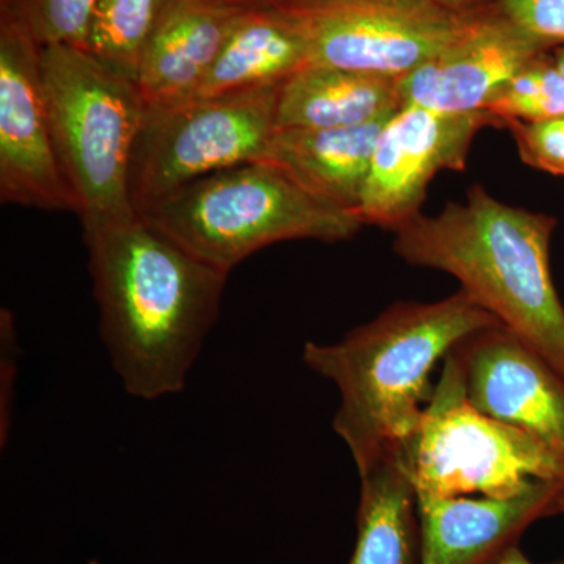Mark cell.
Instances as JSON below:
<instances>
[{"mask_svg": "<svg viewBox=\"0 0 564 564\" xmlns=\"http://www.w3.org/2000/svg\"><path fill=\"white\" fill-rule=\"evenodd\" d=\"M82 229L104 345L122 388L148 402L184 391L229 273L139 214Z\"/></svg>", "mask_w": 564, "mask_h": 564, "instance_id": "obj_1", "label": "cell"}, {"mask_svg": "<svg viewBox=\"0 0 564 564\" xmlns=\"http://www.w3.org/2000/svg\"><path fill=\"white\" fill-rule=\"evenodd\" d=\"M556 225L552 215L510 206L474 185L466 202L400 226L392 250L408 265L454 276L564 377V306L551 270Z\"/></svg>", "mask_w": 564, "mask_h": 564, "instance_id": "obj_2", "label": "cell"}, {"mask_svg": "<svg viewBox=\"0 0 564 564\" xmlns=\"http://www.w3.org/2000/svg\"><path fill=\"white\" fill-rule=\"evenodd\" d=\"M494 325L500 322L459 289L440 302L393 303L337 343L304 345V364L339 389L333 430L356 467L413 434L437 364Z\"/></svg>", "mask_w": 564, "mask_h": 564, "instance_id": "obj_3", "label": "cell"}, {"mask_svg": "<svg viewBox=\"0 0 564 564\" xmlns=\"http://www.w3.org/2000/svg\"><path fill=\"white\" fill-rule=\"evenodd\" d=\"M141 217L228 273L270 245L288 240L343 242L364 226L355 214L318 202L263 161L193 181Z\"/></svg>", "mask_w": 564, "mask_h": 564, "instance_id": "obj_4", "label": "cell"}, {"mask_svg": "<svg viewBox=\"0 0 564 564\" xmlns=\"http://www.w3.org/2000/svg\"><path fill=\"white\" fill-rule=\"evenodd\" d=\"M41 76L63 176L82 228L137 215L129 193L147 102L135 82L82 47H41Z\"/></svg>", "mask_w": 564, "mask_h": 564, "instance_id": "obj_5", "label": "cell"}, {"mask_svg": "<svg viewBox=\"0 0 564 564\" xmlns=\"http://www.w3.org/2000/svg\"><path fill=\"white\" fill-rule=\"evenodd\" d=\"M400 451L419 499L511 497L540 481L564 484L562 464L540 441L469 402L452 351L419 425Z\"/></svg>", "mask_w": 564, "mask_h": 564, "instance_id": "obj_6", "label": "cell"}, {"mask_svg": "<svg viewBox=\"0 0 564 564\" xmlns=\"http://www.w3.org/2000/svg\"><path fill=\"white\" fill-rule=\"evenodd\" d=\"M280 87L147 107L129 176L137 214L193 181L262 161L276 132Z\"/></svg>", "mask_w": 564, "mask_h": 564, "instance_id": "obj_7", "label": "cell"}, {"mask_svg": "<svg viewBox=\"0 0 564 564\" xmlns=\"http://www.w3.org/2000/svg\"><path fill=\"white\" fill-rule=\"evenodd\" d=\"M270 7L302 35L313 65L395 80L462 39L489 9L456 11L430 0H282Z\"/></svg>", "mask_w": 564, "mask_h": 564, "instance_id": "obj_8", "label": "cell"}, {"mask_svg": "<svg viewBox=\"0 0 564 564\" xmlns=\"http://www.w3.org/2000/svg\"><path fill=\"white\" fill-rule=\"evenodd\" d=\"M0 199L33 209L76 212L61 169L41 76V47L0 13Z\"/></svg>", "mask_w": 564, "mask_h": 564, "instance_id": "obj_9", "label": "cell"}, {"mask_svg": "<svg viewBox=\"0 0 564 564\" xmlns=\"http://www.w3.org/2000/svg\"><path fill=\"white\" fill-rule=\"evenodd\" d=\"M502 128L486 111L443 113L403 106L384 126L356 215L364 226L397 231L421 215L430 182L443 170L463 172L475 135Z\"/></svg>", "mask_w": 564, "mask_h": 564, "instance_id": "obj_10", "label": "cell"}, {"mask_svg": "<svg viewBox=\"0 0 564 564\" xmlns=\"http://www.w3.org/2000/svg\"><path fill=\"white\" fill-rule=\"evenodd\" d=\"M464 391L481 413L522 430L564 469V377L502 325L456 345Z\"/></svg>", "mask_w": 564, "mask_h": 564, "instance_id": "obj_11", "label": "cell"}, {"mask_svg": "<svg viewBox=\"0 0 564 564\" xmlns=\"http://www.w3.org/2000/svg\"><path fill=\"white\" fill-rule=\"evenodd\" d=\"M551 51L496 3L462 39L399 80L402 107L443 113L484 111L527 63Z\"/></svg>", "mask_w": 564, "mask_h": 564, "instance_id": "obj_12", "label": "cell"}, {"mask_svg": "<svg viewBox=\"0 0 564 564\" xmlns=\"http://www.w3.org/2000/svg\"><path fill=\"white\" fill-rule=\"evenodd\" d=\"M422 564H494L534 522L564 514V484L511 497H422Z\"/></svg>", "mask_w": 564, "mask_h": 564, "instance_id": "obj_13", "label": "cell"}, {"mask_svg": "<svg viewBox=\"0 0 564 564\" xmlns=\"http://www.w3.org/2000/svg\"><path fill=\"white\" fill-rule=\"evenodd\" d=\"M242 9L232 0H173L144 47L137 73L147 107L177 106L195 98Z\"/></svg>", "mask_w": 564, "mask_h": 564, "instance_id": "obj_14", "label": "cell"}, {"mask_svg": "<svg viewBox=\"0 0 564 564\" xmlns=\"http://www.w3.org/2000/svg\"><path fill=\"white\" fill-rule=\"evenodd\" d=\"M392 117L352 128L276 129L262 161L318 202L356 215L375 148Z\"/></svg>", "mask_w": 564, "mask_h": 564, "instance_id": "obj_15", "label": "cell"}, {"mask_svg": "<svg viewBox=\"0 0 564 564\" xmlns=\"http://www.w3.org/2000/svg\"><path fill=\"white\" fill-rule=\"evenodd\" d=\"M356 469L361 488L355 549L347 564H422L419 496L400 444Z\"/></svg>", "mask_w": 564, "mask_h": 564, "instance_id": "obj_16", "label": "cell"}, {"mask_svg": "<svg viewBox=\"0 0 564 564\" xmlns=\"http://www.w3.org/2000/svg\"><path fill=\"white\" fill-rule=\"evenodd\" d=\"M400 109L399 80L307 63L281 84L276 129L352 128Z\"/></svg>", "mask_w": 564, "mask_h": 564, "instance_id": "obj_17", "label": "cell"}, {"mask_svg": "<svg viewBox=\"0 0 564 564\" xmlns=\"http://www.w3.org/2000/svg\"><path fill=\"white\" fill-rule=\"evenodd\" d=\"M310 63L306 43L273 7H243L193 99L276 87Z\"/></svg>", "mask_w": 564, "mask_h": 564, "instance_id": "obj_18", "label": "cell"}, {"mask_svg": "<svg viewBox=\"0 0 564 564\" xmlns=\"http://www.w3.org/2000/svg\"><path fill=\"white\" fill-rule=\"evenodd\" d=\"M173 0H98L85 51L135 82L141 55Z\"/></svg>", "mask_w": 564, "mask_h": 564, "instance_id": "obj_19", "label": "cell"}, {"mask_svg": "<svg viewBox=\"0 0 564 564\" xmlns=\"http://www.w3.org/2000/svg\"><path fill=\"white\" fill-rule=\"evenodd\" d=\"M500 124L508 120L540 122L564 117V76L551 52L538 55L514 74L486 106Z\"/></svg>", "mask_w": 564, "mask_h": 564, "instance_id": "obj_20", "label": "cell"}, {"mask_svg": "<svg viewBox=\"0 0 564 564\" xmlns=\"http://www.w3.org/2000/svg\"><path fill=\"white\" fill-rule=\"evenodd\" d=\"M98 0H0V13L20 24L40 47L85 50Z\"/></svg>", "mask_w": 564, "mask_h": 564, "instance_id": "obj_21", "label": "cell"}, {"mask_svg": "<svg viewBox=\"0 0 564 564\" xmlns=\"http://www.w3.org/2000/svg\"><path fill=\"white\" fill-rule=\"evenodd\" d=\"M503 128L513 135L525 165L564 180V117L540 122L508 120Z\"/></svg>", "mask_w": 564, "mask_h": 564, "instance_id": "obj_22", "label": "cell"}, {"mask_svg": "<svg viewBox=\"0 0 564 564\" xmlns=\"http://www.w3.org/2000/svg\"><path fill=\"white\" fill-rule=\"evenodd\" d=\"M500 10L552 51L564 44V0H497Z\"/></svg>", "mask_w": 564, "mask_h": 564, "instance_id": "obj_23", "label": "cell"}, {"mask_svg": "<svg viewBox=\"0 0 564 564\" xmlns=\"http://www.w3.org/2000/svg\"><path fill=\"white\" fill-rule=\"evenodd\" d=\"M0 441L9 440L11 415H13V392L20 362V340L17 325L10 311L0 314Z\"/></svg>", "mask_w": 564, "mask_h": 564, "instance_id": "obj_24", "label": "cell"}, {"mask_svg": "<svg viewBox=\"0 0 564 564\" xmlns=\"http://www.w3.org/2000/svg\"><path fill=\"white\" fill-rule=\"evenodd\" d=\"M237 6L256 7L270 6V3L282 2V0H232ZM430 2L440 3L447 9L456 11H477L488 9L497 3V0H430Z\"/></svg>", "mask_w": 564, "mask_h": 564, "instance_id": "obj_25", "label": "cell"}, {"mask_svg": "<svg viewBox=\"0 0 564 564\" xmlns=\"http://www.w3.org/2000/svg\"><path fill=\"white\" fill-rule=\"evenodd\" d=\"M494 564H534L532 560L529 558L522 552V549L519 547V544L513 545V547L508 549L507 552L499 560H497Z\"/></svg>", "mask_w": 564, "mask_h": 564, "instance_id": "obj_26", "label": "cell"}, {"mask_svg": "<svg viewBox=\"0 0 564 564\" xmlns=\"http://www.w3.org/2000/svg\"><path fill=\"white\" fill-rule=\"evenodd\" d=\"M552 57H554L556 66H558V69L562 70L564 76V44L556 46L555 50L552 51Z\"/></svg>", "mask_w": 564, "mask_h": 564, "instance_id": "obj_27", "label": "cell"}, {"mask_svg": "<svg viewBox=\"0 0 564 564\" xmlns=\"http://www.w3.org/2000/svg\"><path fill=\"white\" fill-rule=\"evenodd\" d=\"M88 564H99V563H98V562H96V560H91V562H90V563H88Z\"/></svg>", "mask_w": 564, "mask_h": 564, "instance_id": "obj_28", "label": "cell"}, {"mask_svg": "<svg viewBox=\"0 0 564 564\" xmlns=\"http://www.w3.org/2000/svg\"><path fill=\"white\" fill-rule=\"evenodd\" d=\"M555 564H564V560H560V562H556Z\"/></svg>", "mask_w": 564, "mask_h": 564, "instance_id": "obj_29", "label": "cell"}]
</instances>
